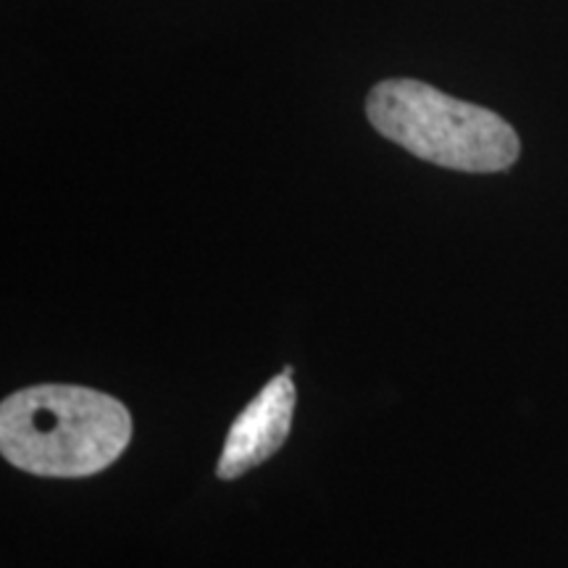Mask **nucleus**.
I'll use <instances>...</instances> for the list:
<instances>
[{"instance_id":"obj_2","label":"nucleus","mask_w":568,"mask_h":568,"mask_svg":"<svg viewBox=\"0 0 568 568\" xmlns=\"http://www.w3.org/2000/svg\"><path fill=\"white\" fill-rule=\"evenodd\" d=\"M368 122L437 166L456 172H506L518 161L521 142L495 111L458 101L418 80H385L368 92Z\"/></svg>"},{"instance_id":"obj_1","label":"nucleus","mask_w":568,"mask_h":568,"mask_svg":"<svg viewBox=\"0 0 568 568\" xmlns=\"http://www.w3.org/2000/svg\"><path fill=\"white\" fill-rule=\"evenodd\" d=\"M130 439V410L90 387H27L0 406V453L38 477H92L122 456Z\"/></svg>"},{"instance_id":"obj_3","label":"nucleus","mask_w":568,"mask_h":568,"mask_svg":"<svg viewBox=\"0 0 568 568\" xmlns=\"http://www.w3.org/2000/svg\"><path fill=\"white\" fill-rule=\"evenodd\" d=\"M295 414V385L293 368H284L264 385L258 395L247 403L243 414L234 418L224 439L222 458H219L216 477L237 479L258 464H264L280 450L290 435V424Z\"/></svg>"}]
</instances>
